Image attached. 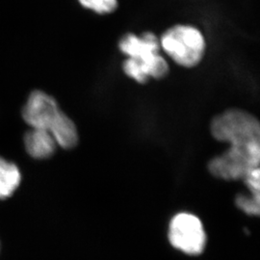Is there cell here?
<instances>
[{
	"mask_svg": "<svg viewBox=\"0 0 260 260\" xmlns=\"http://www.w3.org/2000/svg\"><path fill=\"white\" fill-rule=\"evenodd\" d=\"M119 48L128 58L122 63V71L136 82L145 84L149 77L162 79L169 74L167 61L159 54V40L152 32L141 36L124 34L119 41Z\"/></svg>",
	"mask_w": 260,
	"mask_h": 260,
	"instance_id": "obj_1",
	"label": "cell"
},
{
	"mask_svg": "<svg viewBox=\"0 0 260 260\" xmlns=\"http://www.w3.org/2000/svg\"><path fill=\"white\" fill-rule=\"evenodd\" d=\"M210 132L221 142L231 146L251 147L260 145L259 121L251 113L232 108L214 117L210 123Z\"/></svg>",
	"mask_w": 260,
	"mask_h": 260,
	"instance_id": "obj_2",
	"label": "cell"
},
{
	"mask_svg": "<svg viewBox=\"0 0 260 260\" xmlns=\"http://www.w3.org/2000/svg\"><path fill=\"white\" fill-rule=\"evenodd\" d=\"M160 47L177 65L194 68L205 53V36L197 27L177 24L167 29L159 40Z\"/></svg>",
	"mask_w": 260,
	"mask_h": 260,
	"instance_id": "obj_3",
	"label": "cell"
},
{
	"mask_svg": "<svg viewBox=\"0 0 260 260\" xmlns=\"http://www.w3.org/2000/svg\"><path fill=\"white\" fill-rule=\"evenodd\" d=\"M260 146H231L223 154L208 163V170L214 177L225 180L243 179L251 170L259 168Z\"/></svg>",
	"mask_w": 260,
	"mask_h": 260,
	"instance_id": "obj_4",
	"label": "cell"
},
{
	"mask_svg": "<svg viewBox=\"0 0 260 260\" xmlns=\"http://www.w3.org/2000/svg\"><path fill=\"white\" fill-rule=\"evenodd\" d=\"M168 237L171 245L189 255H198L205 250L206 233L199 217L188 212L175 215L169 223Z\"/></svg>",
	"mask_w": 260,
	"mask_h": 260,
	"instance_id": "obj_5",
	"label": "cell"
},
{
	"mask_svg": "<svg viewBox=\"0 0 260 260\" xmlns=\"http://www.w3.org/2000/svg\"><path fill=\"white\" fill-rule=\"evenodd\" d=\"M61 109L50 94L36 90L29 94L22 108V118L30 128L48 129Z\"/></svg>",
	"mask_w": 260,
	"mask_h": 260,
	"instance_id": "obj_6",
	"label": "cell"
},
{
	"mask_svg": "<svg viewBox=\"0 0 260 260\" xmlns=\"http://www.w3.org/2000/svg\"><path fill=\"white\" fill-rule=\"evenodd\" d=\"M23 141L28 154L39 160L51 157L57 147L50 132L42 128H30L24 135Z\"/></svg>",
	"mask_w": 260,
	"mask_h": 260,
	"instance_id": "obj_7",
	"label": "cell"
},
{
	"mask_svg": "<svg viewBox=\"0 0 260 260\" xmlns=\"http://www.w3.org/2000/svg\"><path fill=\"white\" fill-rule=\"evenodd\" d=\"M56 145L62 149H72L78 145L79 134L75 121L64 112H60L48 128Z\"/></svg>",
	"mask_w": 260,
	"mask_h": 260,
	"instance_id": "obj_8",
	"label": "cell"
},
{
	"mask_svg": "<svg viewBox=\"0 0 260 260\" xmlns=\"http://www.w3.org/2000/svg\"><path fill=\"white\" fill-rule=\"evenodd\" d=\"M20 182L21 173L19 167L15 163L0 157V200L13 195Z\"/></svg>",
	"mask_w": 260,
	"mask_h": 260,
	"instance_id": "obj_9",
	"label": "cell"
},
{
	"mask_svg": "<svg viewBox=\"0 0 260 260\" xmlns=\"http://www.w3.org/2000/svg\"><path fill=\"white\" fill-rule=\"evenodd\" d=\"M81 6L100 15L111 14L119 7L118 0H78Z\"/></svg>",
	"mask_w": 260,
	"mask_h": 260,
	"instance_id": "obj_10",
	"label": "cell"
},
{
	"mask_svg": "<svg viewBox=\"0 0 260 260\" xmlns=\"http://www.w3.org/2000/svg\"><path fill=\"white\" fill-rule=\"evenodd\" d=\"M235 202L237 207L246 214L258 215L259 213V197L257 196H237Z\"/></svg>",
	"mask_w": 260,
	"mask_h": 260,
	"instance_id": "obj_11",
	"label": "cell"
}]
</instances>
